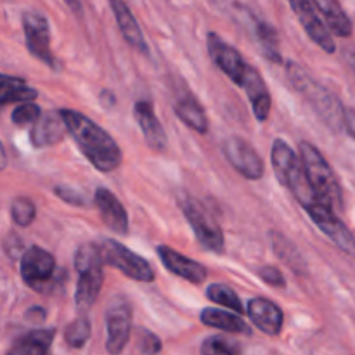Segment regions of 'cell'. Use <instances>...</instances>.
<instances>
[{
  "label": "cell",
  "mask_w": 355,
  "mask_h": 355,
  "mask_svg": "<svg viewBox=\"0 0 355 355\" xmlns=\"http://www.w3.org/2000/svg\"><path fill=\"white\" fill-rule=\"evenodd\" d=\"M54 193H55V196L59 198V200H62L64 203H68V205H73V207H80V208L89 207V201H87V198L83 196L80 191L73 189V187L55 186Z\"/></svg>",
  "instance_id": "obj_35"
},
{
  "label": "cell",
  "mask_w": 355,
  "mask_h": 355,
  "mask_svg": "<svg viewBox=\"0 0 355 355\" xmlns=\"http://www.w3.org/2000/svg\"><path fill=\"white\" fill-rule=\"evenodd\" d=\"M26 318L33 322H42L45 319V311L42 307H31L26 312Z\"/></svg>",
  "instance_id": "obj_38"
},
{
  "label": "cell",
  "mask_w": 355,
  "mask_h": 355,
  "mask_svg": "<svg viewBox=\"0 0 355 355\" xmlns=\"http://www.w3.org/2000/svg\"><path fill=\"white\" fill-rule=\"evenodd\" d=\"M55 269L58 267H55L54 255L40 246L26 248L21 255V277L37 293H47L49 290H54L58 283V279H54Z\"/></svg>",
  "instance_id": "obj_6"
},
{
  "label": "cell",
  "mask_w": 355,
  "mask_h": 355,
  "mask_svg": "<svg viewBox=\"0 0 355 355\" xmlns=\"http://www.w3.org/2000/svg\"><path fill=\"white\" fill-rule=\"evenodd\" d=\"M132 335L130 302L121 295L111 298L106 311V350L111 355H120Z\"/></svg>",
  "instance_id": "obj_9"
},
{
  "label": "cell",
  "mask_w": 355,
  "mask_h": 355,
  "mask_svg": "<svg viewBox=\"0 0 355 355\" xmlns=\"http://www.w3.org/2000/svg\"><path fill=\"white\" fill-rule=\"evenodd\" d=\"M246 307V314H248L250 321L259 328L260 331L266 333L269 336H277L283 329L284 324V314L283 309L277 304H274L269 298H252Z\"/></svg>",
  "instance_id": "obj_14"
},
{
  "label": "cell",
  "mask_w": 355,
  "mask_h": 355,
  "mask_svg": "<svg viewBox=\"0 0 355 355\" xmlns=\"http://www.w3.org/2000/svg\"><path fill=\"white\" fill-rule=\"evenodd\" d=\"M10 217H12L14 224H17L19 227H28L37 217V208H35L33 201L23 196L16 198L10 205Z\"/></svg>",
  "instance_id": "obj_31"
},
{
  "label": "cell",
  "mask_w": 355,
  "mask_h": 355,
  "mask_svg": "<svg viewBox=\"0 0 355 355\" xmlns=\"http://www.w3.org/2000/svg\"><path fill=\"white\" fill-rule=\"evenodd\" d=\"M343 128L347 130V134L355 141V110H345V123Z\"/></svg>",
  "instance_id": "obj_37"
},
{
  "label": "cell",
  "mask_w": 355,
  "mask_h": 355,
  "mask_svg": "<svg viewBox=\"0 0 355 355\" xmlns=\"http://www.w3.org/2000/svg\"><path fill=\"white\" fill-rule=\"evenodd\" d=\"M201 322L208 328L220 329L227 333H239V335H252V328L246 324L245 319L239 318L234 312L222 311L217 307H207L201 311Z\"/></svg>",
  "instance_id": "obj_25"
},
{
  "label": "cell",
  "mask_w": 355,
  "mask_h": 355,
  "mask_svg": "<svg viewBox=\"0 0 355 355\" xmlns=\"http://www.w3.org/2000/svg\"><path fill=\"white\" fill-rule=\"evenodd\" d=\"M257 40H259L260 47H262L263 55L269 59L270 62H281V51H279V37L274 26H270L266 21H259L255 28Z\"/></svg>",
  "instance_id": "obj_27"
},
{
  "label": "cell",
  "mask_w": 355,
  "mask_h": 355,
  "mask_svg": "<svg viewBox=\"0 0 355 355\" xmlns=\"http://www.w3.org/2000/svg\"><path fill=\"white\" fill-rule=\"evenodd\" d=\"M290 7L297 14L298 21L304 26L309 38L315 45H319L324 52L335 54L336 44L333 40V33L326 26L324 19H321V14H318L319 10L315 9L314 2H309V0H293V2H290Z\"/></svg>",
  "instance_id": "obj_13"
},
{
  "label": "cell",
  "mask_w": 355,
  "mask_h": 355,
  "mask_svg": "<svg viewBox=\"0 0 355 355\" xmlns=\"http://www.w3.org/2000/svg\"><path fill=\"white\" fill-rule=\"evenodd\" d=\"M92 335V326L87 318H78L66 328L64 331V342L68 343L71 349H82Z\"/></svg>",
  "instance_id": "obj_29"
},
{
  "label": "cell",
  "mask_w": 355,
  "mask_h": 355,
  "mask_svg": "<svg viewBox=\"0 0 355 355\" xmlns=\"http://www.w3.org/2000/svg\"><path fill=\"white\" fill-rule=\"evenodd\" d=\"M156 253H158L159 260L165 266V269H168L175 276L182 277V279L189 281L193 284H200L207 279L208 270L203 263L196 262V260L189 259L186 255H180L179 252H175L170 246L159 245L156 248Z\"/></svg>",
  "instance_id": "obj_15"
},
{
  "label": "cell",
  "mask_w": 355,
  "mask_h": 355,
  "mask_svg": "<svg viewBox=\"0 0 355 355\" xmlns=\"http://www.w3.org/2000/svg\"><path fill=\"white\" fill-rule=\"evenodd\" d=\"M44 114V111L40 110V106L35 103H24V104H17L14 107L12 114H10V120L12 123H16L17 127H24V125H35L40 116Z\"/></svg>",
  "instance_id": "obj_32"
},
{
  "label": "cell",
  "mask_w": 355,
  "mask_h": 355,
  "mask_svg": "<svg viewBox=\"0 0 355 355\" xmlns=\"http://www.w3.org/2000/svg\"><path fill=\"white\" fill-rule=\"evenodd\" d=\"M23 31L26 38V47L31 55L42 62L55 68V58L51 49V24L42 12L30 10L23 14Z\"/></svg>",
  "instance_id": "obj_10"
},
{
  "label": "cell",
  "mask_w": 355,
  "mask_h": 355,
  "mask_svg": "<svg viewBox=\"0 0 355 355\" xmlns=\"http://www.w3.org/2000/svg\"><path fill=\"white\" fill-rule=\"evenodd\" d=\"M104 283V270L103 266L92 267L78 274V283H76L75 291V304L80 312H87L92 309L96 300L99 298L101 290Z\"/></svg>",
  "instance_id": "obj_21"
},
{
  "label": "cell",
  "mask_w": 355,
  "mask_h": 355,
  "mask_svg": "<svg viewBox=\"0 0 355 355\" xmlns=\"http://www.w3.org/2000/svg\"><path fill=\"white\" fill-rule=\"evenodd\" d=\"M272 243H274V250H276V255L279 257L281 260H284V262H286L295 272H302L300 267H305V262L300 257V253L297 252V248H295V246L291 245L283 234H274Z\"/></svg>",
  "instance_id": "obj_30"
},
{
  "label": "cell",
  "mask_w": 355,
  "mask_h": 355,
  "mask_svg": "<svg viewBox=\"0 0 355 355\" xmlns=\"http://www.w3.org/2000/svg\"><path fill=\"white\" fill-rule=\"evenodd\" d=\"M180 208H182L184 217L189 222L198 243H200L205 250H208V252L224 253V232L218 227L217 222L211 218V215L208 214L207 208H205L200 201L193 200V198H184V200L180 201Z\"/></svg>",
  "instance_id": "obj_8"
},
{
  "label": "cell",
  "mask_w": 355,
  "mask_h": 355,
  "mask_svg": "<svg viewBox=\"0 0 355 355\" xmlns=\"http://www.w3.org/2000/svg\"><path fill=\"white\" fill-rule=\"evenodd\" d=\"M110 7L114 12V17H116L121 37L128 42V45L134 47L135 51L142 52V54H149V47L148 44H146L144 33H142L141 26H139L134 14H132L130 7L125 2H120V0H113V2L110 3Z\"/></svg>",
  "instance_id": "obj_20"
},
{
  "label": "cell",
  "mask_w": 355,
  "mask_h": 355,
  "mask_svg": "<svg viewBox=\"0 0 355 355\" xmlns=\"http://www.w3.org/2000/svg\"><path fill=\"white\" fill-rule=\"evenodd\" d=\"M207 47L211 59H214V62L218 66V69H222V73H225L236 85L241 87L246 75V69H248V64H246V61L243 59V55L239 54L238 49L229 45L227 42H225L220 35L215 33V31H210V33L207 35Z\"/></svg>",
  "instance_id": "obj_12"
},
{
  "label": "cell",
  "mask_w": 355,
  "mask_h": 355,
  "mask_svg": "<svg viewBox=\"0 0 355 355\" xmlns=\"http://www.w3.org/2000/svg\"><path fill=\"white\" fill-rule=\"evenodd\" d=\"M207 298L210 302H214V304L231 309L234 314H243V312L246 311V309L243 307L241 298H239L238 295H236V291L232 290L231 286H227V284H210V286L207 288Z\"/></svg>",
  "instance_id": "obj_28"
},
{
  "label": "cell",
  "mask_w": 355,
  "mask_h": 355,
  "mask_svg": "<svg viewBox=\"0 0 355 355\" xmlns=\"http://www.w3.org/2000/svg\"><path fill=\"white\" fill-rule=\"evenodd\" d=\"M94 201L97 205L101 218L116 234L125 236L128 232V214L121 201L106 187H97L94 193Z\"/></svg>",
  "instance_id": "obj_17"
},
{
  "label": "cell",
  "mask_w": 355,
  "mask_h": 355,
  "mask_svg": "<svg viewBox=\"0 0 355 355\" xmlns=\"http://www.w3.org/2000/svg\"><path fill=\"white\" fill-rule=\"evenodd\" d=\"M38 97L37 89L28 85L23 78L2 75L0 78V104L7 106L10 103H31Z\"/></svg>",
  "instance_id": "obj_26"
},
{
  "label": "cell",
  "mask_w": 355,
  "mask_h": 355,
  "mask_svg": "<svg viewBox=\"0 0 355 355\" xmlns=\"http://www.w3.org/2000/svg\"><path fill=\"white\" fill-rule=\"evenodd\" d=\"M54 336V328L33 329V331L19 336L6 355H51V345Z\"/></svg>",
  "instance_id": "obj_23"
},
{
  "label": "cell",
  "mask_w": 355,
  "mask_h": 355,
  "mask_svg": "<svg viewBox=\"0 0 355 355\" xmlns=\"http://www.w3.org/2000/svg\"><path fill=\"white\" fill-rule=\"evenodd\" d=\"M236 343L224 336H210L201 345V355H238Z\"/></svg>",
  "instance_id": "obj_33"
},
{
  "label": "cell",
  "mask_w": 355,
  "mask_h": 355,
  "mask_svg": "<svg viewBox=\"0 0 355 355\" xmlns=\"http://www.w3.org/2000/svg\"><path fill=\"white\" fill-rule=\"evenodd\" d=\"M134 118L141 127L146 144L156 153L165 151L168 141H166V134L159 123L158 116H156L151 101H137L134 104Z\"/></svg>",
  "instance_id": "obj_16"
},
{
  "label": "cell",
  "mask_w": 355,
  "mask_h": 355,
  "mask_svg": "<svg viewBox=\"0 0 355 355\" xmlns=\"http://www.w3.org/2000/svg\"><path fill=\"white\" fill-rule=\"evenodd\" d=\"M68 134L61 111H44L40 120L31 127L30 139L35 148H51L59 144Z\"/></svg>",
  "instance_id": "obj_18"
},
{
  "label": "cell",
  "mask_w": 355,
  "mask_h": 355,
  "mask_svg": "<svg viewBox=\"0 0 355 355\" xmlns=\"http://www.w3.org/2000/svg\"><path fill=\"white\" fill-rule=\"evenodd\" d=\"M59 111L64 118L68 134L71 135L82 155L92 163L94 168L107 173L113 172L121 165L123 155H121L120 146L101 125H97L89 116L75 110Z\"/></svg>",
  "instance_id": "obj_1"
},
{
  "label": "cell",
  "mask_w": 355,
  "mask_h": 355,
  "mask_svg": "<svg viewBox=\"0 0 355 355\" xmlns=\"http://www.w3.org/2000/svg\"><path fill=\"white\" fill-rule=\"evenodd\" d=\"M99 246L104 263L114 267L127 277L139 281V283H153L155 281V270L149 266L148 260L139 255V253L132 252L125 245H121L120 241L104 239Z\"/></svg>",
  "instance_id": "obj_7"
},
{
  "label": "cell",
  "mask_w": 355,
  "mask_h": 355,
  "mask_svg": "<svg viewBox=\"0 0 355 355\" xmlns=\"http://www.w3.org/2000/svg\"><path fill=\"white\" fill-rule=\"evenodd\" d=\"M270 162H272L274 173H276L279 184L293 194L298 203H305L309 198L314 196L315 193L305 177L300 155L295 153L286 141L276 139L272 142Z\"/></svg>",
  "instance_id": "obj_4"
},
{
  "label": "cell",
  "mask_w": 355,
  "mask_h": 355,
  "mask_svg": "<svg viewBox=\"0 0 355 355\" xmlns=\"http://www.w3.org/2000/svg\"><path fill=\"white\" fill-rule=\"evenodd\" d=\"M286 73L295 89L315 107V111L321 114V118L329 127L335 128V130L343 128V123H345V110H343L342 103L328 89H324L321 83L311 78L304 71V68H300L297 62H288Z\"/></svg>",
  "instance_id": "obj_3"
},
{
  "label": "cell",
  "mask_w": 355,
  "mask_h": 355,
  "mask_svg": "<svg viewBox=\"0 0 355 355\" xmlns=\"http://www.w3.org/2000/svg\"><path fill=\"white\" fill-rule=\"evenodd\" d=\"M173 110H175L177 118H180L187 127L196 130L198 134H207L208 116L205 113V107L196 99V96H193L191 92L180 94L175 103H173Z\"/></svg>",
  "instance_id": "obj_22"
},
{
  "label": "cell",
  "mask_w": 355,
  "mask_h": 355,
  "mask_svg": "<svg viewBox=\"0 0 355 355\" xmlns=\"http://www.w3.org/2000/svg\"><path fill=\"white\" fill-rule=\"evenodd\" d=\"M222 151H224L225 159L231 163L232 168L241 173L245 179L260 180L266 173L263 159L260 158L255 148L248 144L243 137H238V135L229 137L222 146Z\"/></svg>",
  "instance_id": "obj_11"
},
{
  "label": "cell",
  "mask_w": 355,
  "mask_h": 355,
  "mask_svg": "<svg viewBox=\"0 0 355 355\" xmlns=\"http://www.w3.org/2000/svg\"><path fill=\"white\" fill-rule=\"evenodd\" d=\"M101 104H103L106 110H111V106H114V104H116L114 94L110 92V90H103V92H101Z\"/></svg>",
  "instance_id": "obj_39"
},
{
  "label": "cell",
  "mask_w": 355,
  "mask_h": 355,
  "mask_svg": "<svg viewBox=\"0 0 355 355\" xmlns=\"http://www.w3.org/2000/svg\"><path fill=\"white\" fill-rule=\"evenodd\" d=\"M345 59H347V62H349L350 68H352V71L355 75V47L345 49Z\"/></svg>",
  "instance_id": "obj_40"
},
{
  "label": "cell",
  "mask_w": 355,
  "mask_h": 355,
  "mask_svg": "<svg viewBox=\"0 0 355 355\" xmlns=\"http://www.w3.org/2000/svg\"><path fill=\"white\" fill-rule=\"evenodd\" d=\"M259 276L260 279L263 281L266 284L272 288H284L286 286V279H284L283 272H281L277 267L274 266H266L259 270Z\"/></svg>",
  "instance_id": "obj_36"
},
{
  "label": "cell",
  "mask_w": 355,
  "mask_h": 355,
  "mask_svg": "<svg viewBox=\"0 0 355 355\" xmlns=\"http://www.w3.org/2000/svg\"><path fill=\"white\" fill-rule=\"evenodd\" d=\"M243 89H245L246 96H248L250 104H252L253 114L259 121H266L270 114V107H272V99H270L269 87H267L266 80L255 69L253 66L248 64L246 69L245 80H243Z\"/></svg>",
  "instance_id": "obj_19"
},
{
  "label": "cell",
  "mask_w": 355,
  "mask_h": 355,
  "mask_svg": "<svg viewBox=\"0 0 355 355\" xmlns=\"http://www.w3.org/2000/svg\"><path fill=\"white\" fill-rule=\"evenodd\" d=\"M298 155H300L302 166H304L305 177L314 189V193L321 198L324 203L340 211L343 208V191L335 175L333 168L329 166L328 159L311 142L302 141L298 144Z\"/></svg>",
  "instance_id": "obj_2"
},
{
  "label": "cell",
  "mask_w": 355,
  "mask_h": 355,
  "mask_svg": "<svg viewBox=\"0 0 355 355\" xmlns=\"http://www.w3.org/2000/svg\"><path fill=\"white\" fill-rule=\"evenodd\" d=\"M137 347L139 350H141V354L156 355L162 352L163 343L158 335H155V333L149 331V329L141 328L139 329V336H137Z\"/></svg>",
  "instance_id": "obj_34"
},
{
  "label": "cell",
  "mask_w": 355,
  "mask_h": 355,
  "mask_svg": "<svg viewBox=\"0 0 355 355\" xmlns=\"http://www.w3.org/2000/svg\"><path fill=\"white\" fill-rule=\"evenodd\" d=\"M302 208L307 211V215L312 218V222H314V224L318 225V227L321 229V231L324 232V234L328 236L343 253H347V255L354 257L355 259V236L354 232L343 224V220L338 217L335 208H331L328 203H324L318 194L312 196L311 200L305 201V203L302 205Z\"/></svg>",
  "instance_id": "obj_5"
},
{
  "label": "cell",
  "mask_w": 355,
  "mask_h": 355,
  "mask_svg": "<svg viewBox=\"0 0 355 355\" xmlns=\"http://www.w3.org/2000/svg\"><path fill=\"white\" fill-rule=\"evenodd\" d=\"M314 6L333 35H336L340 38L352 37V19H350L349 14L343 10V7L338 2H335V0H318V2H314Z\"/></svg>",
  "instance_id": "obj_24"
}]
</instances>
